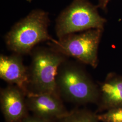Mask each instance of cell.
<instances>
[{
	"instance_id": "cell-1",
	"label": "cell",
	"mask_w": 122,
	"mask_h": 122,
	"mask_svg": "<svg viewBox=\"0 0 122 122\" xmlns=\"http://www.w3.org/2000/svg\"><path fill=\"white\" fill-rule=\"evenodd\" d=\"M49 24L48 13L34 10L13 26L5 36V44L15 53H31L37 44L53 39L48 34Z\"/></svg>"
},
{
	"instance_id": "cell-2",
	"label": "cell",
	"mask_w": 122,
	"mask_h": 122,
	"mask_svg": "<svg viewBox=\"0 0 122 122\" xmlns=\"http://www.w3.org/2000/svg\"><path fill=\"white\" fill-rule=\"evenodd\" d=\"M31 53L28 94L57 93L56 77L65 56L52 48H37Z\"/></svg>"
},
{
	"instance_id": "cell-3",
	"label": "cell",
	"mask_w": 122,
	"mask_h": 122,
	"mask_svg": "<svg viewBox=\"0 0 122 122\" xmlns=\"http://www.w3.org/2000/svg\"><path fill=\"white\" fill-rule=\"evenodd\" d=\"M57 93L66 101L85 103L95 101L96 86L78 66L66 61L59 66L56 77Z\"/></svg>"
},
{
	"instance_id": "cell-4",
	"label": "cell",
	"mask_w": 122,
	"mask_h": 122,
	"mask_svg": "<svg viewBox=\"0 0 122 122\" xmlns=\"http://www.w3.org/2000/svg\"><path fill=\"white\" fill-rule=\"evenodd\" d=\"M97 8L87 0H73L57 19L56 33L58 39L80 31L104 30L106 20L99 15Z\"/></svg>"
},
{
	"instance_id": "cell-5",
	"label": "cell",
	"mask_w": 122,
	"mask_h": 122,
	"mask_svg": "<svg viewBox=\"0 0 122 122\" xmlns=\"http://www.w3.org/2000/svg\"><path fill=\"white\" fill-rule=\"evenodd\" d=\"M104 30L93 29L80 34H72L49 44L52 48L65 56L73 57L84 63L96 67L98 50Z\"/></svg>"
},
{
	"instance_id": "cell-6",
	"label": "cell",
	"mask_w": 122,
	"mask_h": 122,
	"mask_svg": "<svg viewBox=\"0 0 122 122\" xmlns=\"http://www.w3.org/2000/svg\"><path fill=\"white\" fill-rule=\"evenodd\" d=\"M57 93H29L26 103L29 111L41 118L56 122L69 113Z\"/></svg>"
},
{
	"instance_id": "cell-7",
	"label": "cell",
	"mask_w": 122,
	"mask_h": 122,
	"mask_svg": "<svg viewBox=\"0 0 122 122\" xmlns=\"http://www.w3.org/2000/svg\"><path fill=\"white\" fill-rule=\"evenodd\" d=\"M25 93L15 85L1 89L0 109L5 122H20L29 115Z\"/></svg>"
},
{
	"instance_id": "cell-8",
	"label": "cell",
	"mask_w": 122,
	"mask_h": 122,
	"mask_svg": "<svg viewBox=\"0 0 122 122\" xmlns=\"http://www.w3.org/2000/svg\"><path fill=\"white\" fill-rule=\"evenodd\" d=\"M0 77L10 85L16 86L27 95L29 68L24 65L21 55L15 53L10 56L0 55Z\"/></svg>"
},
{
	"instance_id": "cell-9",
	"label": "cell",
	"mask_w": 122,
	"mask_h": 122,
	"mask_svg": "<svg viewBox=\"0 0 122 122\" xmlns=\"http://www.w3.org/2000/svg\"><path fill=\"white\" fill-rule=\"evenodd\" d=\"M104 100L109 105L122 104V79L109 80L101 86Z\"/></svg>"
},
{
	"instance_id": "cell-10",
	"label": "cell",
	"mask_w": 122,
	"mask_h": 122,
	"mask_svg": "<svg viewBox=\"0 0 122 122\" xmlns=\"http://www.w3.org/2000/svg\"><path fill=\"white\" fill-rule=\"evenodd\" d=\"M98 116L82 111H74L69 112L57 122H98Z\"/></svg>"
},
{
	"instance_id": "cell-11",
	"label": "cell",
	"mask_w": 122,
	"mask_h": 122,
	"mask_svg": "<svg viewBox=\"0 0 122 122\" xmlns=\"http://www.w3.org/2000/svg\"><path fill=\"white\" fill-rule=\"evenodd\" d=\"M98 118L104 122H122V107L110 110L98 116Z\"/></svg>"
},
{
	"instance_id": "cell-12",
	"label": "cell",
	"mask_w": 122,
	"mask_h": 122,
	"mask_svg": "<svg viewBox=\"0 0 122 122\" xmlns=\"http://www.w3.org/2000/svg\"><path fill=\"white\" fill-rule=\"evenodd\" d=\"M20 122H54L52 121L41 118L34 114L33 115H28L26 117L23 119Z\"/></svg>"
},
{
	"instance_id": "cell-13",
	"label": "cell",
	"mask_w": 122,
	"mask_h": 122,
	"mask_svg": "<svg viewBox=\"0 0 122 122\" xmlns=\"http://www.w3.org/2000/svg\"><path fill=\"white\" fill-rule=\"evenodd\" d=\"M110 0H98V4L97 5L98 8H100L102 10H105L106 6Z\"/></svg>"
}]
</instances>
